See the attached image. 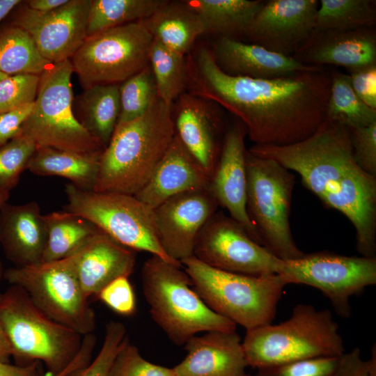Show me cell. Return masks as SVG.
<instances>
[{"mask_svg":"<svg viewBox=\"0 0 376 376\" xmlns=\"http://www.w3.org/2000/svg\"><path fill=\"white\" fill-rule=\"evenodd\" d=\"M186 63L189 93L237 116L255 145L296 143L326 120L331 71L325 67L273 79L230 76L204 47Z\"/></svg>","mask_w":376,"mask_h":376,"instance_id":"1","label":"cell"},{"mask_svg":"<svg viewBox=\"0 0 376 376\" xmlns=\"http://www.w3.org/2000/svg\"><path fill=\"white\" fill-rule=\"evenodd\" d=\"M248 150L297 173L305 188L352 224L361 256L376 258V177L357 163L347 127L325 120L296 143L254 144Z\"/></svg>","mask_w":376,"mask_h":376,"instance_id":"2","label":"cell"},{"mask_svg":"<svg viewBox=\"0 0 376 376\" xmlns=\"http://www.w3.org/2000/svg\"><path fill=\"white\" fill-rule=\"evenodd\" d=\"M172 107L157 96L143 115L116 126L93 191L134 196L143 187L174 138Z\"/></svg>","mask_w":376,"mask_h":376,"instance_id":"3","label":"cell"},{"mask_svg":"<svg viewBox=\"0 0 376 376\" xmlns=\"http://www.w3.org/2000/svg\"><path fill=\"white\" fill-rule=\"evenodd\" d=\"M182 267L156 256H151L143 265V293L155 323L179 346L199 333L235 331L234 322L203 301Z\"/></svg>","mask_w":376,"mask_h":376,"instance_id":"4","label":"cell"},{"mask_svg":"<svg viewBox=\"0 0 376 376\" xmlns=\"http://www.w3.org/2000/svg\"><path fill=\"white\" fill-rule=\"evenodd\" d=\"M242 347L248 366L257 370L345 352L330 311L304 304L295 306L284 322L246 330Z\"/></svg>","mask_w":376,"mask_h":376,"instance_id":"5","label":"cell"},{"mask_svg":"<svg viewBox=\"0 0 376 376\" xmlns=\"http://www.w3.org/2000/svg\"><path fill=\"white\" fill-rule=\"evenodd\" d=\"M0 323L19 366L38 361L48 373L57 374L70 364L82 345L83 336L48 317L17 285L0 293Z\"/></svg>","mask_w":376,"mask_h":376,"instance_id":"6","label":"cell"},{"mask_svg":"<svg viewBox=\"0 0 376 376\" xmlns=\"http://www.w3.org/2000/svg\"><path fill=\"white\" fill-rule=\"evenodd\" d=\"M181 265L194 289L215 313L246 330L272 323L287 285L280 275L251 276L224 271L194 256Z\"/></svg>","mask_w":376,"mask_h":376,"instance_id":"7","label":"cell"},{"mask_svg":"<svg viewBox=\"0 0 376 376\" xmlns=\"http://www.w3.org/2000/svg\"><path fill=\"white\" fill-rule=\"evenodd\" d=\"M246 211L261 244L282 260L305 253L297 246L290 216L295 175L273 159L246 154Z\"/></svg>","mask_w":376,"mask_h":376,"instance_id":"8","label":"cell"},{"mask_svg":"<svg viewBox=\"0 0 376 376\" xmlns=\"http://www.w3.org/2000/svg\"><path fill=\"white\" fill-rule=\"evenodd\" d=\"M72 73L68 59L52 63L40 75L33 110L19 134L31 139L38 147L86 155L102 152L104 147L73 112Z\"/></svg>","mask_w":376,"mask_h":376,"instance_id":"9","label":"cell"},{"mask_svg":"<svg viewBox=\"0 0 376 376\" xmlns=\"http://www.w3.org/2000/svg\"><path fill=\"white\" fill-rule=\"evenodd\" d=\"M65 210L87 219L123 246L150 253L164 260H172L159 241L154 210L135 196L83 190L71 183L65 189Z\"/></svg>","mask_w":376,"mask_h":376,"instance_id":"10","label":"cell"},{"mask_svg":"<svg viewBox=\"0 0 376 376\" xmlns=\"http://www.w3.org/2000/svg\"><path fill=\"white\" fill-rule=\"evenodd\" d=\"M10 285L22 288L48 317L81 336L92 334L96 317L79 281L73 256L4 270Z\"/></svg>","mask_w":376,"mask_h":376,"instance_id":"11","label":"cell"},{"mask_svg":"<svg viewBox=\"0 0 376 376\" xmlns=\"http://www.w3.org/2000/svg\"><path fill=\"white\" fill-rule=\"evenodd\" d=\"M152 40L141 20L87 36L70 59L73 72L84 89L122 83L149 65Z\"/></svg>","mask_w":376,"mask_h":376,"instance_id":"12","label":"cell"},{"mask_svg":"<svg viewBox=\"0 0 376 376\" xmlns=\"http://www.w3.org/2000/svg\"><path fill=\"white\" fill-rule=\"evenodd\" d=\"M277 274L286 284L320 290L343 318L351 313L350 298L376 283V258L347 256L328 251L281 261Z\"/></svg>","mask_w":376,"mask_h":376,"instance_id":"13","label":"cell"},{"mask_svg":"<svg viewBox=\"0 0 376 376\" xmlns=\"http://www.w3.org/2000/svg\"><path fill=\"white\" fill-rule=\"evenodd\" d=\"M193 256L212 267L251 276L277 274L281 261L221 212H217L200 231Z\"/></svg>","mask_w":376,"mask_h":376,"instance_id":"14","label":"cell"},{"mask_svg":"<svg viewBox=\"0 0 376 376\" xmlns=\"http://www.w3.org/2000/svg\"><path fill=\"white\" fill-rule=\"evenodd\" d=\"M91 0H68L59 8L42 13L22 7L13 25L26 31L42 56L52 63L70 59L87 37Z\"/></svg>","mask_w":376,"mask_h":376,"instance_id":"15","label":"cell"},{"mask_svg":"<svg viewBox=\"0 0 376 376\" xmlns=\"http://www.w3.org/2000/svg\"><path fill=\"white\" fill-rule=\"evenodd\" d=\"M218 207L207 187L171 197L155 208L157 237L165 253L180 263L193 256L198 235Z\"/></svg>","mask_w":376,"mask_h":376,"instance_id":"16","label":"cell"},{"mask_svg":"<svg viewBox=\"0 0 376 376\" xmlns=\"http://www.w3.org/2000/svg\"><path fill=\"white\" fill-rule=\"evenodd\" d=\"M318 0H269L251 22L245 37L251 43L292 56L315 29Z\"/></svg>","mask_w":376,"mask_h":376,"instance_id":"17","label":"cell"},{"mask_svg":"<svg viewBox=\"0 0 376 376\" xmlns=\"http://www.w3.org/2000/svg\"><path fill=\"white\" fill-rule=\"evenodd\" d=\"M246 128L241 122L226 132L209 188L219 206L226 209L229 216L240 224L254 241L262 245L246 211Z\"/></svg>","mask_w":376,"mask_h":376,"instance_id":"18","label":"cell"},{"mask_svg":"<svg viewBox=\"0 0 376 376\" xmlns=\"http://www.w3.org/2000/svg\"><path fill=\"white\" fill-rule=\"evenodd\" d=\"M292 57L306 65L340 66L350 72L375 65V29L313 31Z\"/></svg>","mask_w":376,"mask_h":376,"instance_id":"19","label":"cell"},{"mask_svg":"<svg viewBox=\"0 0 376 376\" xmlns=\"http://www.w3.org/2000/svg\"><path fill=\"white\" fill-rule=\"evenodd\" d=\"M207 102L190 93H182L172 115L175 134L210 178L220 155L223 123Z\"/></svg>","mask_w":376,"mask_h":376,"instance_id":"20","label":"cell"},{"mask_svg":"<svg viewBox=\"0 0 376 376\" xmlns=\"http://www.w3.org/2000/svg\"><path fill=\"white\" fill-rule=\"evenodd\" d=\"M186 357L173 367L176 376H244L248 366L235 331H210L185 345Z\"/></svg>","mask_w":376,"mask_h":376,"instance_id":"21","label":"cell"},{"mask_svg":"<svg viewBox=\"0 0 376 376\" xmlns=\"http://www.w3.org/2000/svg\"><path fill=\"white\" fill-rule=\"evenodd\" d=\"M211 50L219 68L230 76L273 79L324 68L306 65L262 46L226 37L217 38Z\"/></svg>","mask_w":376,"mask_h":376,"instance_id":"22","label":"cell"},{"mask_svg":"<svg viewBox=\"0 0 376 376\" xmlns=\"http://www.w3.org/2000/svg\"><path fill=\"white\" fill-rule=\"evenodd\" d=\"M81 286L88 297L114 279L129 277L136 263L134 251L100 229L72 253Z\"/></svg>","mask_w":376,"mask_h":376,"instance_id":"23","label":"cell"},{"mask_svg":"<svg viewBox=\"0 0 376 376\" xmlns=\"http://www.w3.org/2000/svg\"><path fill=\"white\" fill-rule=\"evenodd\" d=\"M47 239L44 215L36 202L6 203L0 209V244L15 267L42 262Z\"/></svg>","mask_w":376,"mask_h":376,"instance_id":"24","label":"cell"},{"mask_svg":"<svg viewBox=\"0 0 376 376\" xmlns=\"http://www.w3.org/2000/svg\"><path fill=\"white\" fill-rule=\"evenodd\" d=\"M210 180L175 134L150 178L134 196L154 210L171 197L209 187Z\"/></svg>","mask_w":376,"mask_h":376,"instance_id":"25","label":"cell"},{"mask_svg":"<svg viewBox=\"0 0 376 376\" xmlns=\"http://www.w3.org/2000/svg\"><path fill=\"white\" fill-rule=\"evenodd\" d=\"M141 21L153 39L183 56L196 40L204 34L198 15L185 1H169L152 15Z\"/></svg>","mask_w":376,"mask_h":376,"instance_id":"26","label":"cell"},{"mask_svg":"<svg viewBox=\"0 0 376 376\" xmlns=\"http://www.w3.org/2000/svg\"><path fill=\"white\" fill-rule=\"evenodd\" d=\"M102 152L86 155L37 146L26 170L38 175L65 178L77 188L92 191L96 182Z\"/></svg>","mask_w":376,"mask_h":376,"instance_id":"27","label":"cell"},{"mask_svg":"<svg viewBox=\"0 0 376 376\" xmlns=\"http://www.w3.org/2000/svg\"><path fill=\"white\" fill-rule=\"evenodd\" d=\"M198 15L204 34L239 40L264 3L261 0H187Z\"/></svg>","mask_w":376,"mask_h":376,"instance_id":"28","label":"cell"},{"mask_svg":"<svg viewBox=\"0 0 376 376\" xmlns=\"http://www.w3.org/2000/svg\"><path fill=\"white\" fill-rule=\"evenodd\" d=\"M118 84H100L86 88L79 100V121L104 147L108 145L120 113Z\"/></svg>","mask_w":376,"mask_h":376,"instance_id":"29","label":"cell"},{"mask_svg":"<svg viewBox=\"0 0 376 376\" xmlns=\"http://www.w3.org/2000/svg\"><path fill=\"white\" fill-rule=\"evenodd\" d=\"M47 239L42 261L66 258L77 251L99 228L66 210L44 215Z\"/></svg>","mask_w":376,"mask_h":376,"instance_id":"30","label":"cell"},{"mask_svg":"<svg viewBox=\"0 0 376 376\" xmlns=\"http://www.w3.org/2000/svg\"><path fill=\"white\" fill-rule=\"evenodd\" d=\"M52 63L38 50L31 36L11 25L0 33V72L7 76L40 75Z\"/></svg>","mask_w":376,"mask_h":376,"instance_id":"31","label":"cell"},{"mask_svg":"<svg viewBox=\"0 0 376 376\" xmlns=\"http://www.w3.org/2000/svg\"><path fill=\"white\" fill-rule=\"evenodd\" d=\"M326 120L340 123L348 129L376 123V109L366 105L352 88L350 75L331 71V86Z\"/></svg>","mask_w":376,"mask_h":376,"instance_id":"32","label":"cell"},{"mask_svg":"<svg viewBox=\"0 0 376 376\" xmlns=\"http://www.w3.org/2000/svg\"><path fill=\"white\" fill-rule=\"evenodd\" d=\"M167 0H91L87 36L125 24L145 19Z\"/></svg>","mask_w":376,"mask_h":376,"instance_id":"33","label":"cell"},{"mask_svg":"<svg viewBox=\"0 0 376 376\" xmlns=\"http://www.w3.org/2000/svg\"><path fill=\"white\" fill-rule=\"evenodd\" d=\"M375 22V1L321 0L316 13L314 31L371 28Z\"/></svg>","mask_w":376,"mask_h":376,"instance_id":"34","label":"cell"},{"mask_svg":"<svg viewBox=\"0 0 376 376\" xmlns=\"http://www.w3.org/2000/svg\"><path fill=\"white\" fill-rule=\"evenodd\" d=\"M148 63L157 96L167 104L173 105L187 88L185 56L173 52L153 39L149 49Z\"/></svg>","mask_w":376,"mask_h":376,"instance_id":"35","label":"cell"},{"mask_svg":"<svg viewBox=\"0 0 376 376\" xmlns=\"http://www.w3.org/2000/svg\"><path fill=\"white\" fill-rule=\"evenodd\" d=\"M118 91L120 113L117 125L132 121L143 115L157 97L150 66L122 82Z\"/></svg>","mask_w":376,"mask_h":376,"instance_id":"36","label":"cell"},{"mask_svg":"<svg viewBox=\"0 0 376 376\" xmlns=\"http://www.w3.org/2000/svg\"><path fill=\"white\" fill-rule=\"evenodd\" d=\"M37 148L29 138L18 134L0 146V187L8 191L18 183Z\"/></svg>","mask_w":376,"mask_h":376,"instance_id":"37","label":"cell"},{"mask_svg":"<svg viewBox=\"0 0 376 376\" xmlns=\"http://www.w3.org/2000/svg\"><path fill=\"white\" fill-rule=\"evenodd\" d=\"M127 336V329L123 323L113 320L108 322L104 340L97 356L66 376H109L114 359Z\"/></svg>","mask_w":376,"mask_h":376,"instance_id":"38","label":"cell"},{"mask_svg":"<svg viewBox=\"0 0 376 376\" xmlns=\"http://www.w3.org/2000/svg\"><path fill=\"white\" fill-rule=\"evenodd\" d=\"M109 376H176L173 368L155 364L144 359L127 336L118 350Z\"/></svg>","mask_w":376,"mask_h":376,"instance_id":"39","label":"cell"},{"mask_svg":"<svg viewBox=\"0 0 376 376\" xmlns=\"http://www.w3.org/2000/svg\"><path fill=\"white\" fill-rule=\"evenodd\" d=\"M40 75L7 76L0 81V115L34 102Z\"/></svg>","mask_w":376,"mask_h":376,"instance_id":"40","label":"cell"},{"mask_svg":"<svg viewBox=\"0 0 376 376\" xmlns=\"http://www.w3.org/2000/svg\"><path fill=\"white\" fill-rule=\"evenodd\" d=\"M340 357L312 358L260 368L253 376H331Z\"/></svg>","mask_w":376,"mask_h":376,"instance_id":"41","label":"cell"},{"mask_svg":"<svg viewBox=\"0 0 376 376\" xmlns=\"http://www.w3.org/2000/svg\"><path fill=\"white\" fill-rule=\"evenodd\" d=\"M100 301L113 312L123 315H133L136 308V297L128 277L117 278L97 295Z\"/></svg>","mask_w":376,"mask_h":376,"instance_id":"42","label":"cell"},{"mask_svg":"<svg viewBox=\"0 0 376 376\" xmlns=\"http://www.w3.org/2000/svg\"><path fill=\"white\" fill-rule=\"evenodd\" d=\"M349 130L357 163L365 172L376 177V123Z\"/></svg>","mask_w":376,"mask_h":376,"instance_id":"43","label":"cell"},{"mask_svg":"<svg viewBox=\"0 0 376 376\" xmlns=\"http://www.w3.org/2000/svg\"><path fill=\"white\" fill-rule=\"evenodd\" d=\"M331 376H376V350L374 345L371 358L363 360L359 348L344 352Z\"/></svg>","mask_w":376,"mask_h":376,"instance_id":"44","label":"cell"},{"mask_svg":"<svg viewBox=\"0 0 376 376\" xmlns=\"http://www.w3.org/2000/svg\"><path fill=\"white\" fill-rule=\"evenodd\" d=\"M350 80L357 95L376 109V65L350 72Z\"/></svg>","mask_w":376,"mask_h":376,"instance_id":"45","label":"cell"},{"mask_svg":"<svg viewBox=\"0 0 376 376\" xmlns=\"http://www.w3.org/2000/svg\"><path fill=\"white\" fill-rule=\"evenodd\" d=\"M34 102L0 115V146L16 136L31 113Z\"/></svg>","mask_w":376,"mask_h":376,"instance_id":"46","label":"cell"},{"mask_svg":"<svg viewBox=\"0 0 376 376\" xmlns=\"http://www.w3.org/2000/svg\"><path fill=\"white\" fill-rule=\"evenodd\" d=\"M96 340V337L93 334L84 336L81 349L70 364L57 374L47 372L45 373V376H66L71 371L88 363L92 360Z\"/></svg>","mask_w":376,"mask_h":376,"instance_id":"47","label":"cell"},{"mask_svg":"<svg viewBox=\"0 0 376 376\" xmlns=\"http://www.w3.org/2000/svg\"><path fill=\"white\" fill-rule=\"evenodd\" d=\"M41 364L38 361L26 366L0 362V376H45Z\"/></svg>","mask_w":376,"mask_h":376,"instance_id":"48","label":"cell"},{"mask_svg":"<svg viewBox=\"0 0 376 376\" xmlns=\"http://www.w3.org/2000/svg\"><path fill=\"white\" fill-rule=\"evenodd\" d=\"M68 0H29L26 1V6L31 10L47 13L54 10L64 5Z\"/></svg>","mask_w":376,"mask_h":376,"instance_id":"49","label":"cell"},{"mask_svg":"<svg viewBox=\"0 0 376 376\" xmlns=\"http://www.w3.org/2000/svg\"><path fill=\"white\" fill-rule=\"evenodd\" d=\"M13 350L8 336L0 323V362L10 363Z\"/></svg>","mask_w":376,"mask_h":376,"instance_id":"50","label":"cell"},{"mask_svg":"<svg viewBox=\"0 0 376 376\" xmlns=\"http://www.w3.org/2000/svg\"><path fill=\"white\" fill-rule=\"evenodd\" d=\"M21 2L19 0H0V22Z\"/></svg>","mask_w":376,"mask_h":376,"instance_id":"51","label":"cell"},{"mask_svg":"<svg viewBox=\"0 0 376 376\" xmlns=\"http://www.w3.org/2000/svg\"><path fill=\"white\" fill-rule=\"evenodd\" d=\"M10 191L0 187V209L7 203L9 199ZM4 269L0 260V280L3 279Z\"/></svg>","mask_w":376,"mask_h":376,"instance_id":"52","label":"cell"},{"mask_svg":"<svg viewBox=\"0 0 376 376\" xmlns=\"http://www.w3.org/2000/svg\"><path fill=\"white\" fill-rule=\"evenodd\" d=\"M6 77H7V75H4V74H3V73H1V72H0V81H1V79H3V78H5Z\"/></svg>","mask_w":376,"mask_h":376,"instance_id":"53","label":"cell"},{"mask_svg":"<svg viewBox=\"0 0 376 376\" xmlns=\"http://www.w3.org/2000/svg\"><path fill=\"white\" fill-rule=\"evenodd\" d=\"M244 376H253V375L246 374Z\"/></svg>","mask_w":376,"mask_h":376,"instance_id":"54","label":"cell"}]
</instances>
